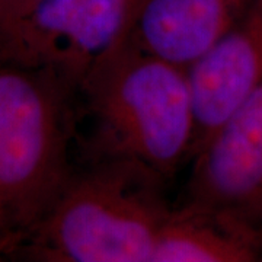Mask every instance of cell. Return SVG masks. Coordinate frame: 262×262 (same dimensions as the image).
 <instances>
[{"instance_id":"7","label":"cell","mask_w":262,"mask_h":262,"mask_svg":"<svg viewBox=\"0 0 262 262\" xmlns=\"http://www.w3.org/2000/svg\"><path fill=\"white\" fill-rule=\"evenodd\" d=\"M251 0H140L125 38L188 69L244 13Z\"/></svg>"},{"instance_id":"1","label":"cell","mask_w":262,"mask_h":262,"mask_svg":"<svg viewBox=\"0 0 262 262\" xmlns=\"http://www.w3.org/2000/svg\"><path fill=\"white\" fill-rule=\"evenodd\" d=\"M86 163L125 162L165 181L192 160L195 114L188 70L124 37L76 86Z\"/></svg>"},{"instance_id":"4","label":"cell","mask_w":262,"mask_h":262,"mask_svg":"<svg viewBox=\"0 0 262 262\" xmlns=\"http://www.w3.org/2000/svg\"><path fill=\"white\" fill-rule=\"evenodd\" d=\"M140 0H42L0 46V61L48 69L77 86L121 42Z\"/></svg>"},{"instance_id":"2","label":"cell","mask_w":262,"mask_h":262,"mask_svg":"<svg viewBox=\"0 0 262 262\" xmlns=\"http://www.w3.org/2000/svg\"><path fill=\"white\" fill-rule=\"evenodd\" d=\"M168 181L125 162L73 170L15 255L44 262H153L172 207Z\"/></svg>"},{"instance_id":"9","label":"cell","mask_w":262,"mask_h":262,"mask_svg":"<svg viewBox=\"0 0 262 262\" xmlns=\"http://www.w3.org/2000/svg\"><path fill=\"white\" fill-rule=\"evenodd\" d=\"M42 0H0V46L24 24Z\"/></svg>"},{"instance_id":"5","label":"cell","mask_w":262,"mask_h":262,"mask_svg":"<svg viewBox=\"0 0 262 262\" xmlns=\"http://www.w3.org/2000/svg\"><path fill=\"white\" fill-rule=\"evenodd\" d=\"M188 201L262 227V82L192 158Z\"/></svg>"},{"instance_id":"6","label":"cell","mask_w":262,"mask_h":262,"mask_svg":"<svg viewBox=\"0 0 262 262\" xmlns=\"http://www.w3.org/2000/svg\"><path fill=\"white\" fill-rule=\"evenodd\" d=\"M187 70L195 114V156L262 82V0H251L233 25Z\"/></svg>"},{"instance_id":"8","label":"cell","mask_w":262,"mask_h":262,"mask_svg":"<svg viewBox=\"0 0 262 262\" xmlns=\"http://www.w3.org/2000/svg\"><path fill=\"white\" fill-rule=\"evenodd\" d=\"M258 261H262V227L188 200L170 210L153 255V262Z\"/></svg>"},{"instance_id":"3","label":"cell","mask_w":262,"mask_h":262,"mask_svg":"<svg viewBox=\"0 0 262 262\" xmlns=\"http://www.w3.org/2000/svg\"><path fill=\"white\" fill-rule=\"evenodd\" d=\"M76 140L75 84L48 69L0 61V232L15 252L72 177Z\"/></svg>"},{"instance_id":"10","label":"cell","mask_w":262,"mask_h":262,"mask_svg":"<svg viewBox=\"0 0 262 262\" xmlns=\"http://www.w3.org/2000/svg\"><path fill=\"white\" fill-rule=\"evenodd\" d=\"M13 253H15L13 241L0 232V259H3L5 256H13Z\"/></svg>"}]
</instances>
